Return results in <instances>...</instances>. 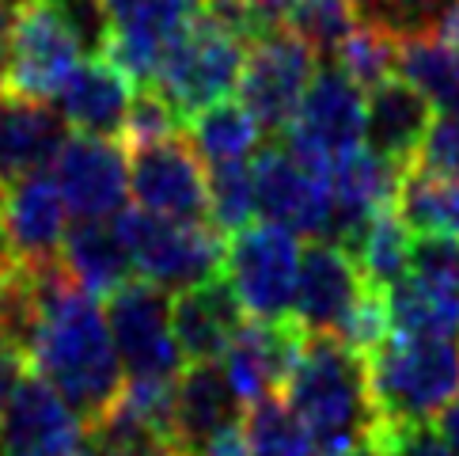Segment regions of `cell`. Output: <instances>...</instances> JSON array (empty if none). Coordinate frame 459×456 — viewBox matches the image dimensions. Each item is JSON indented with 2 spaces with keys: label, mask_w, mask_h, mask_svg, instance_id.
<instances>
[{
  "label": "cell",
  "mask_w": 459,
  "mask_h": 456,
  "mask_svg": "<svg viewBox=\"0 0 459 456\" xmlns=\"http://www.w3.org/2000/svg\"><path fill=\"white\" fill-rule=\"evenodd\" d=\"M23 346L30 369L42 373L84 422H95L118 403L126 369L107 312L69 278L61 259L35 263V316Z\"/></svg>",
  "instance_id": "6da1fadb"
},
{
  "label": "cell",
  "mask_w": 459,
  "mask_h": 456,
  "mask_svg": "<svg viewBox=\"0 0 459 456\" xmlns=\"http://www.w3.org/2000/svg\"><path fill=\"white\" fill-rule=\"evenodd\" d=\"M289 407L316 437L319 456H346L380 426L368 392L365 357L338 335H307L285 384Z\"/></svg>",
  "instance_id": "7a4b0ae2"
},
{
  "label": "cell",
  "mask_w": 459,
  "mask_h": 456,
  "mask_svg": "<svg viewBox=\"0 0 459 456\" xmlns=\"http://www.w3.org/2000/svg\"><path fill=\"white\" fill-rule=\"evenodd\" d=\"M376 418L387 426H414L437 418L459 396V342L387 335L365 357Z\"/></svg>",
  "instance_id": "3957f363"
},
{
  "label": "cell",
  "mask_w": 459,
  "mask_h": 456,
  "mask_svg": "<svg viewBox=\"0 0 459 456\" xmlns=\"http://www.w3.org/2000/svg\"><path fill=\"white\" fill-rule=\"evenodd\" d=\"M114 228L134 259L137 278L163 289H190L224 270V232L212 221H171L149 209H122Z\"/></svg>",
  "instance_id": "277c9868"
},
{
  "label": "cell",
  "mask_w": 459,
  "mask_h": 456,
  "mask_svg": "<svg viewBox=\"0 0 459 456\" xmlns=\"http://www.w3.org/2000/svg\"><path fill=\"white\" fill-rule=\"evenodd\" d=\"M243 61H247V42L198 15L163 50L152 84L168 95L171 107L183 114V122H190L198 110L228 100L239 88Z\"/></svg>",
  "instance_id": "5b68a950"
},
{
  "label": "cell",
  "mask_w": 459,
  "mask_h": 456,
  "mask_svg": "<svg viewBox=\"0 0 459 456\" xmlns=\"http://www.w3.org/2000/svg\"><path fill=\"white\" fill-rule=\"evenodd\" d=\"M360 145H365V92L334 61H326L319 65L285 129V149L307 171L326 179V171L357 153Z\"/></svg>",
  "instance_id": "8992f818"
},
{
  "label": "cell",
  "mask_w": 459,
  "mask_h": 456,
  "mask_svg": "<svg viewBox=\"0 0 459 456\" xmlns=\"http://www.w3.org/2000/svg\"><path fill=\"white\" fill-rule=\"evenodd\" d=\"M224 278L236 289L243 312L251 320L285 323L292 320V301H297L300 278V243L297 232L281 224H247L232 232L224 255Z\"/></svg>",
  "instance_id": "52a82bcc"
},
{
  "label": "cell",
  "mask_w": 459,
  "mask_h": 456,
  "mask_svg": "<svg viewBox=\"0 0 459 456\" xmlns=\"http://www.w3.org/2000/svg\"><path fill=\"white\" fill-rule=\"evenodd\" d=\"M107 323L118 346L126 377L134 381H175L183 354L171 331V297L163 285L129 278L107 297Z\"/></svg>",
  "instance_id": "ba28073f"
},
{
  "label": "cell",
  "mask_w": 459,
  "mask_h": 456,
  "mask_svg": "<svg viewBox=\"0 0 459 456\" xmlns=\"http://www.w3.org/2000/svg\"><path fill=\"white\" fill-rule=\"evenodd\" d=\"M319 73V50L292 31L251 42L239 73V103L255 114L262 134H285L297 114L304 92Z\"/></svg>",
  "instance_id": "9c48e42d"
},
{
  "label": "cell",
  "mask_w": 459,
  "mask_h": 456,
  "mask_svg": "<svg viewBox=\"0 0 459 456\" xmlns=\"http://www.w3.org/2000/svg\"><path fill=\"white\" fill-rule=\"evenodd\" d=\"M80 54H84V46L76 42L73 31L42 0H27L12 39L4 76H0V92L20 95V100H35V103H50L76 73Z\"/></svg>",
  "instance_id": "30bf717a"
},
{
  "label": "cell",
  "mask_w": 459,
  "mask_h": 456,
  "mask_svg": "<svg viewBox=\"0 0 459 456\" xmlns=\"http://www.w3.org/2000/svg\"><path fill=\"white\" fill-rule=\"evenodd\" d=\"M129 190L149 214L171 221H209V175L198 149L183 134L134 145Z\"/></svg>",
  "instance_id": "8fae6325"
},
{
  "label": "cell",
  "mask_w": 459,
  "mask_h": 456,
  "mask_svg": "<svg viewBox=\"0 0 459 456\" xmlns=\"http://www.w3.org/2000/svg\"><path fill=\"white\" fill-rule=\"evenodd\" d=\"M84 437V415L30 369L0 418V456H76Z\"/></svg>",
  "instance_id": "7c38bea8"
},
{
  "label": "cell",
  "mask_w": 459,
  "mask_h": 456,
  "mask_svg": "<svg viewBox=\"0 0 459 456\" xmlns=\"http://www.w3.org/2000/svg\"><path fill=\"white\" fill-rule=\"evenodd\" d=\"M365 274H360L353 251L338 240L316 236L300 251L297 301H292V323L307 335H338L350 320L357 301L365 297Z\"/></svg>",
  "instance_id": "4fadbf2b"
},
{
  "label": "cell",
  "mask_w": 459,
  "mask_h": 456,
  "mask_svg": "<svg viewBox=\"0 0 459 456\" xmlns=\"http://www.w3.org/2000/svg\"><path fill=\"white\" fill-rule=\"evenodd\" d=\"M202 8L205 0H107L110 42L103 57L134 76V84H152L163 50L198 20Z\"/></svg>",
  "instance_id": "5bb4252c"
},
{
  "label": "cell",
  "mask_w": 459,
  "mask_h": 456,
  "mask_svg": "<svg viewBox=\"0 0 459 456\" xmlns=\"http://www.w3.org/2000/svg\"><path fill=\"white\" fill-rule=\"evenodd\" d=\"M65 202L84 221H114L126 209L129 160L114 137L73 134L50 164Z\"/></svg>",
  "instance_id": "9a60e30c"
},
{
  "label": "cell",
  "mask_w": 459,
  "mask_h": 456,
  "mask_svg": "<svg viewBox=\"0 0 459 456\" xmlns=\"http://www.w3.org/2000/svg\"><path fill=\"white\" fill-rule=\"evenodd\" d=\"M258 214L297 236H331V190L326 179L307 171L285 145H266L255 156Z\"/></svg>",
  "instance_id": "2e32d148"
},
{
  "label": "cell",
  "mask_w": 459,
  "mask_h": 456,
  "mask_svg": "<svg viewBox=\"0 0 459 456\" xmlns=\"http://www.w3.org/2000/svg\"><path fill=\"white\" fill-rule=\"evenodd\" d=\"M304 338H307V331L292 320H285V323L247 320L243 323L221 362L239 403H243V411L262 399L285 396V384L300 362Z\"/></svg>",
  "instance_id": "e0dca14e"
},
{
  "label": "cell",
  "mask_w": 459,
  "mask_h": 456,
  "mask_svg": "<svg viewBox=\"0 0 459 456\" xmlns=\"http://www.w3.org/2000/svg\"><path fill=\"white\" fill-rule=\"evenodd\" d=\"M0 202H4V224L15 263H54V259H61L73 209L50 168L0 183Z\"/></svg>",
  "instance_id": "ac0fdd59"
},
{
  "label": "cell",
  "mask_w": 459,
  "mask_h": 456,
  "mask_svg": "<svg viewBox=\"0 0 459 456\" xmlns=\"http://www.w3.org/2000/svg\"><path fill=\"white\" fill-rule=\"evenodd\" d=\"M243 323H247V312H243L236 289L228 285L224 274L202 285L178 289L171 297V331L178 354H183V365L224 362Z\"/></svg>",
  "instance_id": "d6986e66"
},
{
  "label": "cell",
  "mask_w": 459,
  "mask_h": 456,
  "mask_svg": "<svg viewBox=\"0 0 459 456\" xmlns=\"http://www.w3.org/2000/svg\"><path fill=\"white\" fill-rule=\"evenodd\" d=\"M433 118L437 107L399 73L365 92V145L372 153L403 164L406 171L418 164Z\"/></svg>",
  "instance_id": "ffe728a7"
},
{
  "label": "cell",
  "mask_w": 459,
  "mask_h": 456,
  "mask_svg": "<svg viewBox=\"0 0 459 456\" xmlns=\"http://www.w3.org/2000/svg\"><path fill=\"white\" fill-rule=\"evenodd\" d=\"M134 76L122 73L110 57L95 54L76 65L69 84L61 88L57 107L61 118L76 134H95V137H118L126 129L129 107H134Z\"/></svg>",
  "instance_id": "44dd1931"
},
{
  "label": "cell",
  "mask_w": 459,
  "mask_h": 456,
  "mask_svg": "<svg viewBox=\"0 0 459 456\" xmlns=\"http://www.w3.org/2000/svg\"><path fill=\"white\" fill-rule=\"evenodd\" d=\"M243 422V403L221 362L183 365L175 377V437L186 456L198 452L209 437Z\"/></svg>",
  "instance_id": "7402d4cb"
},
{
  "label": "cell",
  "mask_w": 459,
  "mask_h": 456,
  "mask_svg": "<svg viewBox=\"0 0 459 456\" xmlns=\"http://www.w3.org/2000/svg\"><path fill=\"white\" fill-rule=\"evenodd\" d=\"M65 118L46 103L0 92V183L46 171L65 145Z\"/></svg>",
  "instance_id": "603a6c76"
},
{
  "label": "cell",
  "mask_w": 459,
  "mask_h": 456,
  "mask_svg": "<svg viewBox=\"0 0 459 456\" xmlns=\"http://www.w3.org/2000/svg\"><path fill=\"white\" fill-rule=\"evenodd\" d=\"M61 267L91 297H110L114 289L137 274L114 221H84V217H76L69 232H65Z\"/></svg>",
  "instance_id": "cb8c5ba5"
},
{
  "label": "cell",
  "mask_w": 459,
  "mask_h": 456,
  "mask_svg": "<svg viewBox=\"0 0 459 456\" xmlns=\"http://www.w3.org/2000/svg\"><path fill=\"white\" fill-rule=\"evenodd\" d=\"M391 335L455 338L459 342V285L406 274L387 289Z\"/></svg>",
  "instance_id": "d4e9b609"
},
{
  "label": "cell",
  "mask_w": 459,
  "mask_h": 456,
  "mask_svg": "<svg viewBox=\"0 0 459 456\" xmlns=\"http://www.w3.org/2000/svg\"><path fill=\"white\" fill-rule=\"evenodd\" d=\"M395 73L410 80L437 110L459 103V57L437 27H399Z\"/></svg>",
  "instance_id": "484cf974"
},
{
  "label": "cell",
  "mask_w": 459,
  "mask_h": 456,
  "mask_svg": "<svg viewBox=\"0 0 459 456\" xmlns=\"http://www.w3.org/2000/svg\"><path fill=\"white\" fill-rule=\"evenodd\" d=\"M346 248L353 251L357 267H360V274H365L368 285L391 289L410 274L418 240H414V228H410L406 217L399 214V206H387L357 228Z\"/></svg>",
  "instance_id": "4316f807"
},
{
  "label": "cell",
  "mask_w": 459,
  "mask_h": 456,
  "mask_svg": "<svg viewBox=\"0 0 459 456\" xmlns=\"http://www.w3.org/2000/svg\"><path fill=\"white\" fill-rule=\"evenodd\" d=\"M186 129H190V145L198 149V156L209 168L247 164V156L258 153V141H262V126L239 100H221L198 110L186 122Z\"/></svg>",
  "instance_id": "83f0119b"
},
{
  "label": "cell",
  "mask_w": 459,
  "mask_h": 456,
  "mask_svg": "<svg viewBox=\"0 0 459 456\" xmlns=\"http://www.w3.org/2000/svg\"><path fill=\"white\" fill-rule=\"evenodd\" d=\"M395 206L418 240L459 243V179L410 168Z\"/></svg>",
  "instance_id": "f1b7e54d"
},
{
  "label": "cell",
  "mask_w": 459,
  "mask_h": 456,
  "mask_svg": "<svg viewBox=\"0 0 459 456\" xmlns=\"http://www.w3.org/2000/svg\"><path fill=\"white\" fill-rule=\"evenodd\" d=\"M395 42H399V27L384 20L380 12H365L331 61L360 92H372L387 76H395Z\"/></svg>",
  "instance_id": "f546056e"
},
{
  "label": "cell",
  "mask_w": 459,
  "mask_h": 456,
  "mask_svg": "<svg viewBox=\"0 0 459 456\" xmlns=\"http://www.w3.org/2000/svg\"><path fill=\"white\" fill-rule=\"evenodd\" d=\"M251 456H319L316 437L304 426V418L292 411L285 396L262 399L243 415Z\"/></svg>",
  "instance_id": "4dcf8cb0"
},
{
  "label": "cell",
  "mask_w": 459,
  "mask_h": 456,
  "mask_svg": "<svg viewBox=\"0 0 459 456\" xmlns=\"http://www.w3.org/2000/svg\"><path fill=\"white\" fill-rule=\"evenodd\" d=\"M360 15H365V8H360L357 0H289L285 31L307 39L319 54L334 57V50L360 23Z\"/></svg>",
  "instance_id": "1f68e13d"
},
{
  "label": "cell",
  "mask_w": 459,
  "mask_h": 456,
  "mask_svg": "<svg viewBox=\"0 0 459 456\" xmlns=\"http://www.w3.org/2000/svg\"><path fill=\"white\" fill-rule=\"evenodd\" d=\"M258 217L255 171L247 164H221L209 171V221L221 232H239Z\"/></svg>",
  "instance_id": "d6a6232c"
},
{
  "label": "cell",
  "mask_w": 459,
  "mask_h": 456,
  "mask_svg": "<svg viewBox=\"0 0 459 456\" xmlns=\"http://www.w3.org/2000/svg\"><path fill=\"white\" fill-rule=\"evenodd\" d=\"M186 129L183 114L171 107V100L163 95L156 84H141V92L134 95V107H129V118L122 134L129 137V145H149V141H163V137H178Z\"/></svg>",
  "instance_id": "836d02e7"
},
{
  "label": "cell",
  "mask_w": 459,
  "mask_h": 456,
  "mask_svg": "<svg viewBox=\"0 0 459 456\" xmlns=\"http://www.w3.org/2000/svg\"><path fill=\"white\" fill-rule=\"evenodd\" d=\"M57 20L76 35V42L88 54H103L110 42V15L107 0H42Z\"/></svg>",
  "instance_id": "e575fe53"
},
{
  "label": "cell",
  "mask_w": 459,
  "mask_h": 456,
  "mask_svg": "<svg viewBox=\"0 0 459 456\" xmlns=\"http://www.w3.org/2000/svg\"><path fill=\"white\" fill-rule=\"evenodd\" d=\"M418 171L459 179V103L437 110V118L425 134V145L418 153Z\"/></svg>",
  "instance_id": "d590c367"
},
{
  "label": "cell",
  "mask_w": 459,
  "mask_h": 456,
  "mask_svg": "<svg viewBox=\"0 0 459 456\" xmlns=\"http://www.w3.org/2000/svg\"><path fill=\"white\" fill-rule=\"evenodd\" d=\"M380 15L395 27H437V20L455 0H380Z\"/></svg>",
  "instance_id": "8d00e7d4"
},
{
  "label": "cell",
  "mask_w": 459,
  "mask_h": 456,
  "mask_svg": "<svg viewBox=\"0 0 459 456\" xmlns=\"http://www.w3.org/2000/svg\"><path fill=\"white\" fill-rule=\"evenodd\" d=\"M27 373H30L27 350H23L15 338L0 335V418H4L8 403H12V396H15V388H20V381L27 377Z\"/></svg>",
  "instance_id": "74e56055"
},
{
  "label": "cell",
  "mask_w": 459,
  "mask_h": 456,
  "mask_svg": "<svg viewBox=\"0 0 459 456\" xmlns=\"http://www.w3.org/2000/svg\"><path fill=\"white\" fill-rule=\"evenodd\" d=\"M194 456H251V445H247V434H243V422L236 426L221 430L217 437H209V442L194 452Z\"/></svg>",
  "instance_id": "f35d334b"
},
{
  "label": "cell",
  "mask_w": 459,
  "mask_h": 456,
  "mask_svg": "<svg viewBox=\"0 0 459 456\" xmlns=\"http://www.w3.org/2000/svg\"><path fill=\"white\" fill-rule=\"evenodd\" d=\"M23 8H27V0H0V76H4L12 39H15V27H20Z\"/></svg>",
  "instance_id": "ab89813d"
},
{
  "label": "cell",
  "mask_w": 459,
  "mask_h": 456,
  "mask_svg": "<svg viewBox=\"0 0 459 456\" xmlns=\"http://www.w3.org/2000/svg\"><path fill=\"white\" fill-rule=\"evenodd\" d=\"M437 434L445 437V445L452 456H459V396L445 407V411L437 415Z\"/></svg>",
  "instance_id": "60d3db41"
},
{
  "label": "cell",
  "mask_w": 459,
  "mask_h": 456,
  "mask_svg": "<svg viewBox=\"0 0 459 456\" xmlns=\"http://www.w3.org/2000/svg\"><path fill=\"white\" fill-rule=\"evenodd\" d=\"M437 35L445 39V42L452 46V54L459 57V0H455V4H452L445 15H440V20H437Z\"/></svg>",
  "instance_id": "b9f144b4"
},
{
  "label": "cell",
  "mask_w": 459,
  "mask_h": 456,
  "mask_svg": "<svg viewBox=\"0 0 459 456\" xmlns=\"http://www.w3.org/2000/svg\"><path fill=\"white\" fill-rule=\"evenodd\" d=\"M0 316H4V274H0Z\"/></svg>",
  "instance_id": "7bdbcfd3"
},
{
  "label": "cell",
  "mask_w": 459,
  "mask_h": 456,
  "mask_svg": "<svg viewBox=\"0 0 459 456\" xmlns=\"http://www.w3.org/2000/svg\"><path fill=\"white\" fill-rule=\"evenodd\" d=\"M76 456H91V452H88V449H80V452H76Z\"/></svg>",
  "instance_id": "ee69618b"
}]
</instances>
